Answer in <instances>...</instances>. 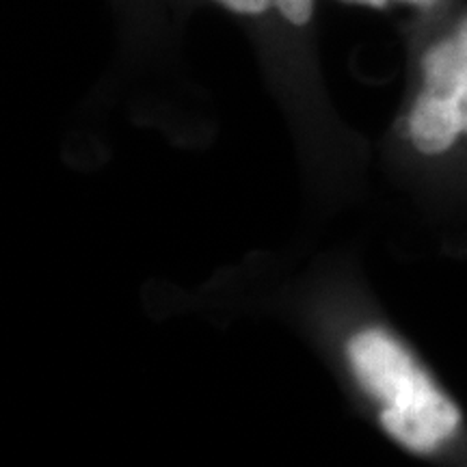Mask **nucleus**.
<instances>
[{"instance_id": "f257e3e1", "label": "nucleus", "mask_w": 467, "mask_h": 467, "mask_svg": "<svg viewBox=\"0 0 467 467\" xmlns=\"http://www.w3.org/2000/svg\"><path fill=\"white\" fill-rule=\"evenodd\" d=\"M361 388L379 402L385 433L413 454H433L459 435L463 416L451 396L385 329H364L348 342Z\"/></svg>"}, {"instance_id": "f03ea898", "label": "nucleus", "mask_w": 467, "mask_h": 467, "mask_svg": "<svg viewBox=\"0 0 467 467\" xmlns=\"http://www.w3.org/2000/svg\"><path fill=\"white\" fill-rule=\"evenodd\" d=\"M422 16L431 28L416 55V93L405 126L416 151L437 159L467 143V5L443 0Z\"/></svg>"}, {"instance_id": "7ed1b4c3", "label": "nucleus", "mask_w": 467, "mask_h": 467, "mask_svg": "<svg viewBox=\"0 0 467 467\" xmlns=\"http://www.w3.org/2000/svg\"><path fill=\"white\" fill-rule=\"evenodd\" d=\"M347 5H359V7H370V9H388L392 5H405L422 14V11L435 9L437 5H441L443 0H342Z\"/></svg>"}]
</instances>
